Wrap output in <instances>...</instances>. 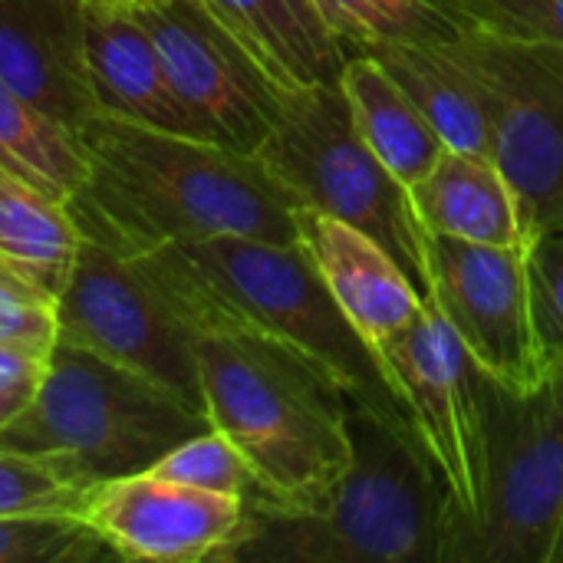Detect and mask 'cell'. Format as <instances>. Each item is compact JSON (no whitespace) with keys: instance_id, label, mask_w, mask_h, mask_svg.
I'll list each match as a JSON object with an SVG mask.
<instances>
[{"instance_id":"6da1fadb","label":"cell","mask_w":563,"mask_h":563,"mask_svg":"<svg viewBox=\"0 0 563 563\" xmlns=\"http://www.w3.org/2000/svg\"><path fill=\"white\" fill-rule=\"evenodd\" d=\"M76 135L89 158L69 201L82 238L125 257L221 234L297 244L300 205L257 155L102 112Z\"/></svg>"},{"instance_id":"7a4b0ae2","label":"cell","mask_w":563,"mask_h":563,"mask_svg":"<svg viewBox=\"0 0 563 563\" xmlns=\"http://www.w3.org/2000/svg\"><path fill=\"white\" fill-rule=\"evenodd\" d=\"M132 261L195 333L238 330L284 343L317 360L353 406L419 439L379 353L340 310L300 244L221 234L162 244Z\"/></svg>"},{"instance_id":"3957f363","label":"cell","mask_w":563,"mask_h":563,"mask_svg":"<svg viewBox=\"0 0 563 563\" xmlns=\"http://www.w3.org/2000/svg\"><path fill=\"white\" fill-rule=\"evenodd\" d=\"M211 429L254 475L257 501L310 511L353 465L350 396L310 356L238 330L195 333Z\"/></svg>"},{"instance_id":"277c9868","label":"cell","mask_w":563,"mask_h":563,"mask_svg":"<svg viewBox=\"0 0 563 563\" xmlns=\"http://www.w3.org/2000/svg\"><path fill=\"white\" fill-rule=\"evenodd\" d=\"M353 465L310 511L247 498L228 561L449 563L455 515L419 439L350 402Z\"/></svg>"},{"instance_id":"5b68a950","label":"cell","mask_w":563,"mask_h":563,"mask_svg":"<svg viewBox=\"0 0 563 563\" xmlns=\"http://www.w3.org/2000/svg\"><path fill=\"white\" fill-rule=\"evenodd\" d=\"M205 429L211 422L158 383L56 343L30 402L0 426V452L43 459L96 488L148 472Z\"/></svg>"},{"instance_id":"8992f818","label":"cell","mask_w":563,"mask_h":563,"mask_svg":"<svg viewBox=\"0 0 563 563\" xmlns=\"http://www.w3.org/2000/svg\"><path fill=\"white\" fill-rule=\"evenodd\" d=\"M254 155L297 205L340 218L386 247L426 297L429 231L409 188L356 132L340 82L284 89L274 129Z\"/></svg>"},{"instance_id":"52a82bcc","label":"cell","mask_w":563,"mask_h":563,"mask_svg":"<svg viewBox=\"0 0 563 563\" xmlns=\"http://www.w3.org/2000/svg\"><path fill=\"white\" fill-rule=\"evenodd\" d=\"M485 495L449 563H554L563 531V366L511 393L485 376Z\"/></svg>"},{"instance_id":"ba28073f","label":"cell","mask_w":563,"mask_h":563,"mask_svg":"<svg viewBox=\"0 0 563 563\" xmlns=\"http://www.w3.org/2000/svg\"><path fill=\"white\" fill-rule=\"evenodd\" d=\"M472 66L492 158L508 178L525 244L563 231V46L475 26L455 40Z\"/></svg>"},{"instance_id":"9c48e42d","label":"cell","mask_w":563,"mask_h":563,"mask_svg":"<svg viewBox=\"0 0 563 563\" xmlns=\"http://www.w3.org/2000/svg\"><path fill=\"white\" fill-rule=\"evenodd\" d=\"M56 343L132 369L205 416L195 330L132 257L92 238L56 297Z\"/></svg>"},{"instance_id":"30bf717a","label":"cell","mask_w":563,"mask_h":563,"mask_svg":"<svg viewBox=\"0 0 563 563\" xmlns=\"http://www.w3.org/2000/svg\"><path fill=\"white\" fill-rule=\"evenodd\" d=\"M379 360L449 492L455 541L459 531L475 525L485 495V373L432 300L379 346Z\"/></svg>"},{"instance_id":"8fae6325","label":"cell","mask_w":563,"mask_h":563,"mask_svg":"<svg viewBox=\"0 0 563 563\" xmlns=\"http://www.w3.org/2000/svg\"><path fill=\"white\" fill-rule=\"evenodd\" d=\"M201 139L254 155L274 129L280 86L205 0H129Z\"/></svg>"},{"instance_id":"7c38bea8","label":"cell","mask_w":563,"mask_h":563,"mask_svg":"<svg viewBox=\"0 0 563 563\" xmlns=\"http://www.w3.org/2000/svg\"><path fill=\"white\" fill-rule=\"evenodd\" d=\"M426 300L488 379L511 393L538 386L544 366L531 323L525 244L495 247L429 231Z\"/></svg>"},{"instance_id":"4fadbf2b","label":"cell","mask_w":563,"mask_h":563,"mask_svg":"<svg viewBox=\"0 0 563 563\" xmlns=\"http://www.w3.org/2000/svg\"><path fill=\"white\" fill-rule=\"evenodd\" d=\"M82 518L119 561H228L247 528V501L148 472L92 488Z\"/></svg>"},{"instance_id":"5bb4252c","label":"cell","mask_w":563,"mask_h":563,"mask_svg":"<svg viewBox=\"0 0 563 563\" xmlns=\"http://www.w3.org/2000/svg\"><path fill=\"white\" fill-rule=\"evenodd\" d=\"M0 82L79 132L96 115L86 73V0H0Z\"/></svg>"},{"instance_id":"9a60e30c","label":"cell","mask_w":563,"mask_h":563,"mask_svg":"<svg viewBox=\"0 0 563 563\" xmlns=\"http://www.w3.org/2000/svg\"><path fill=\"white\" fill-rule=\"evenodd\" d=\"M297 244L310 254L340 310L376 353L419 317L426 297L393 254L360 228L300 205Z\"/></svg>"},{"instance_id":"2e32d148","label":"cell","mask_w":563,"mask_h":563,"mask_svg":"<svg viewBox=\"0 0 563 563\" xmlns=\"http://www.w3.org/2000/svg\"><path fill=\"white\" fill-rule=\"evenodd\" d=\"M86 73L96 112L201 139L129 0H86Z\"/></svg>"},{"instance_id":"e0dca14e","label":"cell","mask_w":563,"mask_h":563,"mask_svg":"<svg viewBox=\"0 0 563 563\" xmlns=\"http://www.w3.org/2000/svg\"><path fill=\"white\" fill-rule=\"evenodd\" d=\"M280 89L340 82L346 49L313 0H205Z\"/></svg>"},{"instance_id":"ac0fdd59","label":"cell","mask_w":563,"mask_h":563,"mask_svg":"<svg viewBox=\"0 0 563 563\" xmlns=\"http://www.w3.org/2000/svg\"><path fill=\"white\" fill-rule=\"evenodd\" d=\"M350 53L373 56L419 106L449 148L492 155V122L478 79L452 43H366Z\"/></svg>"},{"instance_id":"d6986e66","label":"cell","mask_w":563,"mask_h":563,"mask_svg":"<svg viewBox=\"0 0 563 563\" xmlns=\"http://www.w3.org/2000/svg\"><path fill=\"white\" fill-rule=\"evenodd\" d=\"M409 195L426 231L495 247L525 244L515 191L492 155L445 148Z\"/></svg>"},{"instance_id":"ffe728a7","label":"cell","mask_w":563,"mask_h":563,"mask_svg":"<svg viewBox=\"0 0 563 563\" xmlns=\"http://www.w3.org/2000/svg\"><path fill=\"white\" fill-rule=\"evenodd\" d=\"M340 89L350 102L356 132L406 188L435 168L449 145L373 56L346 53Z\"/></svg>"},{"instance_id":"44dd1931","label":"cell","mask_w":563,"mask_h":563,"mask_svg":"<svg viewBox=\"0 0 563 563\" xmlns=\"http://www.w3.org/2000/svg\"><path fill=\"white\" fill-rule=\"evenodd\" d=\"M82 247V228L69 205L0 168V264L59 297Z\"/></svg>"},{"instance_id":"7402d4cb","label":"cell","mask_w":563,"mask_h":563,"mask_svg":"<svg viewBox=\"0 0 563 563\" xmlns=\"http://www.w3.org/2000/svg\"><path fill=\"white\" fill-rule=\"evenodd\" d=\"M0 168L69 205L89 175V158L73 129L0 82Z\"/></svg>"},{"instance_id":"603a6c76","label":"cell","mask_w":563,"mask_h":563,"mask_svg":"<svg viewBox=\"0 0 563 563\" xmlns=\"http://www.w3.org/2000/svg\"><path fill=\"white\" fill-rule=\"evenodd\" d=\"M313 7L346 53L366 43H452L478 26L432 0H313Z\"/></svg>"},{"instance_id":"cb8c5ba5","label":"cell","mask_w":563,"mask_h":563,"mask_svg":"<svg viewBox=\"0 0 563 563\" xmlns=\"http://www.w3.org/2000/svg\"><path fill=\"white\" fill-rule=\"evenodd\" d=\"M115 551L79 515L0 518V563H89Z\"/></svg>"},{"instance_id":"d4e9b609","label":"cell","mask_w":563,"mask_h":563,"mask_svg":"<svg viewBox=\"0 0 563 563\" xmlns=\"http://www.w3.org/2000/svg\"><path fill=\"white\" fill-rule=\"evenodd\" d=\"M148 475L178 482L188 488L214 492V495L244 498V501L254 495V475H251L244 455L218 429H205V432L185 439L181 445H175L148 468Z\"/></svg>"},{"instance_id":"484cf974","label":"cell","mask_w":563,"mask_h":563,"mask_svg":"<svg viewBox=\"0 0 563 563\" xmlns=\"http://www.w3.org/2000/svg\"><path fill=\"white\" fill-rule=\"evenodd\" d=\"M92 488L79 485L56 465L0 452V518H23V515H79L86 511Z\"/></svg>"},{"instance_id":"4316f807","label":"cell","mask_w":563,"mask_h":563,"mask_svg":"<svg viewBox=\"0 0 563 563\" xmlns=\"http://www.w3.org/2000/svg\"><path fill=\"white\" fill-rule=\"evenodd\" d=\"M525 264L541 366H563V231L531 238L525 244Z\"/></svg>"},{"instance_id":"83f0119b","label":"cell","mask_w":563,"mask_h":563,"mask_svg":"<svg viewBox=\"0 0 563 563\" xmlns=\"http://www.w3.org/2000/svg\"><path fill=\"white\" fill-rule=\"evenodd\" d=\"M0 346L49 360L56 346V300L0 264Z\"/></svg>"},{"instance_id":"f1b7e54d","label":"cell","mask_w":563,"mask_h":563,"mask_svg":"<svg viewBox=\"0 0 563 563\" xmlns=\"http://www.w3.org/2000/svg\"><path fill=\"white\" fill-rule=\"evenodd\" d=\"M478 26L563 46V0H459Z\"/></svg>"},{"instance_id":"f546056e","label":"cell","mask_w":563,"mask_h":563,"mask_svg":"<svg viewBox=\"0 0 563 563\" xmlns=\"http://www.w3.org/2000/svg\"><path fill=\"white\" fill-rule=\"evenodd\" d=\"M46 360L0 346V426L13 419L40 386Z\"/></svg>"},{"instance_id":"4dcf8cb0","label":"cell","mask_w":563,"mask_h":563,"mask_svg":"<svg viewBox=\"0 0 563 563\" xmlns=\"http://www.w3.org/2000/svg\"><path fill=\"white\" fill-rule=\"evenodd\" d=\"M435 7H442V10H449V13H455V16H462V20H468V23H475V16L459 3V0H432Z\"/></svg>"},{"instance_id":"1f68e13d","label":"cell","mask_w":563,"mask_h":563,"mask_svg":"<svg viewBox=\"0 0 563 563\" xmlns=\"http://www.w3.org/2000/svg\"><path fill=\"white\" fill-rule=\"evenodd\" d=\"M554 563H563V531H561V541H558V554H554Z\"/></svg>"}]
</instances>
